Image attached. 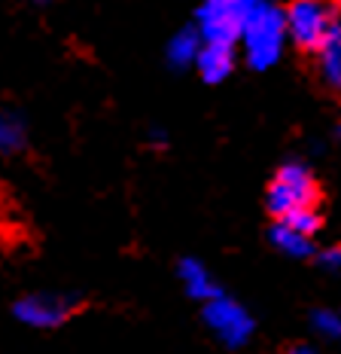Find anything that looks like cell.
<instances>
[{
    "instance_id": "5",
    "label": "cell",
    "mask_w": 341,
    "mask_h": 354,
    "mask_svg": "<svg viewBox=\"0 0 341 354\" xmlns=\"http://www.w3.org/2000/svg\"><path fill=\"white\" fill-rule=\"evenodd\" d=\"M204 321H207V327L228 345V348L244 345L250 336H253V327H256L253 315H250L241 302L222 297V293L204 302Z\"/></svg>"
},
{
    "instance_id": "14",
    "label": "cell",
    "mask_w": 341,
    "mask_h": 354,
    "mask_svg": "<svg viewBox=\"0 0 341 354\" xmlns=\"http://www.w3.org/2000/svg\"><path fill=\"white\" fill-rule=\"evenodd\" d=\"M314 330L323 333L326 339H341V315L332 312V308H317L314 312Z\"/></svg>"
},
{
    "instance_id": "9",
    "label": "cell",
    "mask_w": 341,
    "mask_h": 354,
    "mask_svg": "<svg viewBox=\"0 0 341 354\" xmlns=\"http://www.w3.org/2000/svg\"><path fill=\"white\" fill-rule=\"evenodd\" d=\"M180 281H183V287H186V293L192 299H202V302L222 293L217 287V281L211 278V272H207L198 260H183L180 263Z\"/></svg>"
},
{
    "instance_id": "17",
    "label": "cell",
    "mask_w": 341,
    "mask_h": 354,
    "mask_svg": "<svg viewBox=\"0 0 341 354\" xmlns=\"http://www.w3.org/2000/svg\"><path fill=\"white\" fill-rule=\"evenodd\" d=\"M338 141H341V125H338Z\"/></svg>"
},
{
    "instance_id": "2",
    "label": "cell",
    "mask_w": 341,
    "mask_h": 354,
    "mask_svg": "<svg viewBox=\"0 0 341 354\" xmlns=\"http://www.w3.org/2000/svg\"><path fill=\"white\" fill-rule=\"evenodd\" d=\"M265 205L274 217H286L290 211L299 208H314L317 205V183L311 171L299 162H290L284 165L277 174H274L269 196H265Z\"/></svg>"
},
{
    "instance_id": "4",
    "label": "cell",
    "mask_w": 341,
    "mask_h": 354,
    "mask_svg": "<svg viewBox=\"0 0 341 354\" xmlns=\"http://www.w3.org/2000/svg\"><path fill=\"white\" fill-rule=\"evenodd\" d=\"M286 37L302 49H320L323 37L329 34L335 12L323 0H293L286 6Z\"/></svg>"
},
{
    "instance_id": "11",
    "label": "cell",
    "mask_w": 341,
    "mask_h": 354,
    "mask_svg": "<svg viewBox=\"0 0 341 354\" xmlns=\"http://www.w3.org/2000/svg\"><path fill=\"white\" fill-rule=\"evenodd\" d=\"M202 46H204V40H202V34H198V28L195 31H192V28L177 31L168 43V62L174 64V68H189V64H195Z\"/></svg>"
},
{
    "instance_id": "6",
    "label": "cell",
    "mask_w": 341,
    "mask_h": 354,
    "mask_svg": "<svg viewBox=\"0 0 341 354\" xmlns=\"http://www.w3.org/2000/svg\"><path fill=\"white\" fill-rule=\"evenodd\" d=\"M73 312V299L58 297V293H31V297H21L12 306L16 321H21L25 327H37V330H52L61 327Z\"/></svg>"
},
{
    "instance_id": "16",
    "label": "cell",
    "mask_w": 341,
    "mask_h": 354,
    "mask_svg": "<svg viewBox=\"0 0 341 354\" xmlns=\"http://www.w3.org/2000/svg\"><path fill=\"white\" fill-rule=\"evenodd\" d=\"M293 354H317V351H311V348H305V345H302V348H295Z\"/></svg>"
},
{
    "instance_id": "13",
    "label": "cell",
    "mask_w": 341,
    "mask_h": 354,
    "mask_svg": "<svg viewBox=\"0 0 341 354\" xmlns=\"http://www.w3.org/2000/svg\"><path fill=\"white\" fill-rule=\"evenodd\" d=\"M284 220V223H290L293 230L305 232V235H317V230H320V214H317L314 208H299V211H290L286 217H277Z\"/></svg>"
},
{
    "instance_id": "3",
    "label": "cell",
    "mask_w": 341,
    "mask_h": 354,
    "mask_svg": "<svg viewBox=\"0 0 341 354\" xmlns=\"http://www.w3.org/2000/svg\"><path fill=\"white\" fill-rule=\"evenodd\" d=\"M250 6H253V0H204L195 25L202 40L235 46V40H241V28Z\"/></svg>"
},
{
    "instance_id": "1",
    "label": "cell",
    "mask_w": 341,
    "mask_h": 354,
    "mask_svg": "<svg viewBox=\"0 0 341 354\" xmlns=\"http://www.w3.org/2000/svg\"><path fill=\"white\" fill-rule=\"evenodd\" d=\"M284 40H286L284 10H277L269 0H253L241 28V46L250 68L269 71L271 64H277L280 53H284Z\"/></svg>"
},
{
    "instance_id": "12",
    "label": "cell",
    "mask_w": 341,
    "mask_h": 354,
    "mask_svg": "<svg viewBox=\"0 0 341 354\" xmlns=\"http://www.w3.org/2000/svg\"><path fill=\"white\" fill-rule=\"evenodd\" d=\"M28 131L21 116H16L12 110H0V156H16L19 150H25Z\"/></svg>"
},
{
    "instance_id": "10",
    "label": "cell",
    "mask_w": 341,
    "mask_h": 354,
    "mask_svg": "<svg viewBox=\"0 0 341 354\" xmlns=\"http://www.w3.org/2000/svg\"><path fill=\"white\" fill-rule=\"evenodd\" d=\"M271 245L277 250H284L286 257H311L314 254V235H305L299 230H293L290 223H284V220H277V223L271 226Z\"/></svg>"
},
{
    "instance_id": "7",
    "label": "cell",
    "mask_w": 341,
    "mask_h": 354,
    "mask_svg": "<svg viewBox=\"0 0 341 354\" xmlns=\"http://www.w3.org/2000/svg\"><path fill=\"white\" fill-rule=\"evenodd\" d=\"M195 68L207 83H222L235 68L232 46H226V43H204L195 58Z\"/></svg>"
},
{
    "instance_id": "15",
    "label": "cell",
    "mask_w": 341,
    "mask_h": 354,
    "mask_svg": "<svg viewBox=\"0 0 341 354\" xmlns=\"http://www.w3.org/2000/svg\"><path fill=\"white\" fill-rule=\"evenodd\" d=\"M317 263H320L326 272H341V248H323L320 254H317Z\"/></svg>"
},
{
    "instance_id": "8",
    "label": "cell",
    "mask_w": 341,
    "mask_h": 354,
    "mask_svg": "<svg viewBox=\"0 0 341 354\" xmlns=\"http://www.w3.org/2000/svg\"><path fill=\"white\" fill-rule=\"evenodd\" d=\"M320 71H323V80L329 83L332 88L341 92V19L332 21L329 34L323 37L320 43Z\"/></svg>"
}]
</instances>
